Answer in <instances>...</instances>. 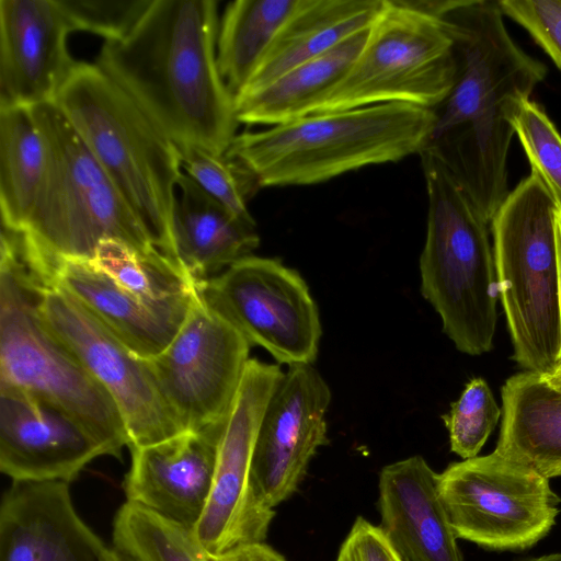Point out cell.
I'll return each mask as SVG.
<instances>
[{
    "label": "cell",
    "instance_id": "cell-1",
    "mask_svg": "<svg viewBox=\"0 0 561 561\" xmlns=\"http://www.w3.org/2000/svg\"><path fill=\"white\" fill-rule=\"evenodd\" d=\"M503 16L492 0H461L443 16L454 41L456 76L433 108L421 151L450 171L488 224L510 193L511 116L547 75V67L513 41Z\"/></svg>",
    "mask_w": 561,
    "mask_h": 561
},
{
    "label": "cell",
    "instance_id": "cell-2",
    "mask_svg": "<svg viewBox=\"0 0 561 561\" xmlns=\"http://www.w3.org/2000/svg\"><path fill=\"white\" fill-rule=\"evenodd\" d=\"M218 2L152 0L95 59L178 146L225 154L236 137L234 96L217 65Z\"/></svg>",
    "mask_w": 561,
    "mask_h": 561
},
{
    "label": "cell",
    "instance_id": "cell-3",
    "mask_svg": "<svg viewBox=\"0 0 561 561\" xmlns=\"http://www.w3.org/2000/svg\"><path fill=\"white\" fill-rule=\"evenodd\" d=\"M433 122V110L408 103L312 113L237 134L225 154L259 187L309 185L420 154Z\"/></svg>",
    "mask_w": 561,
    "mask_h": 561
},
{
    "label": "cell",
    "instance_id": "cell-4",
    "mask_svg": "<svg viewBox=\"0 0 561 561\" xmlns=\"http://www.w3.org/2000/svg\"><path fill=\"white\" fill-rule=\"evenodd\" d=\"M54 103L94 154L154 247L180 267L172 225L182 174L178 146L95 64L78 61Z\"/></svg>",
    "mask_w": 561,
    "mask_h": 561
},
{
    "label": "cell",
    "instance_id": "cell-5",
    "mask_svg": "<svg viewBox=\"0 0 561 561\" xmlns=\"http://www.w3.org/2000/svg\"><path fill=\"white\" fill-rule=\"evenodd\" d=\"M427 191V229L420 256L421 291L458 351L493 347L499 286L488 222L450 171L421 152Z\"/></svg>",
    "mask_w": 561,
    "mask_h": 561
},
{
    "label": "cell",
    "instance_id": "cell-6",
    "mask_svg": "<svg viewBox=\"0 0 561 561\" xmlns=\"http://www.w3.org/2000/svg\"><path fill=\"white\" fill-rule=\"evenodd\" d=\"M0 383L23 389L67 412L121 458L130 439L111 394L47 328L38 291L14 236L0 245Z\"/></svg>",
    "mask_w": 561,
    "mask_h": 561
},
{
    "label": "cell",
    "instance_id": "cell-7",
    "mask_svg": "<svg viewBox=\"0 0 561 561\" xmlns=\"http://www.w3.org/2000/svg\"><path fill=\"white\" fill-rule=\"evenodd\" d=\"M31 111L46 164L32 213L18 233L38 250L61 257L92 260L107 239L144 255L162 254L56 103Z\"/></svg>",
    "mask_w": 561,
    "mask_h": 561
},
{
    "label": "cell",
    "instance_id": "cell-8",
    "mask_svg": "<svg viewBox=\"0 0 561 561\" xmlns=\"http://www.w3.org/2000/svg\"><path fill=\"white\" fill-rule=\"evenodd\" d=\"M557 211L553 197L531 171L490 222L512 358L524 370L543 376L558 367L561 348Z\"/></svg>",
    "mask_w": 561,
    "mask_h": 561
},
{
    "label": "cell",
    "instance_id": "cell-9",
    "mask_svg": "<svg viewBox=\"0 0 561 561\" xmlns=\"http://www.w3.org/2000/svg\"><path fill=\"white\" fill-rule=\"evenodd\" d=\"M455 76L454 41L445 20L403 0H383L360 53L312 113L385 103L433 110L451 90Z\"/></svg>",
    "mask_w": 561,
    "mask_h": 561
},
{
    "label": "cell",
    "instance_id": "cell-10",
    "mask_svg": "<svg viewBox=\"0 0 561 561\" xmlns=\"http://www.w3.org/2000/svg\"><path fill=\"white\" fill-rule=\"evenodd\" d=\"M438 492L456 537L492 550L534 546L560 512L548 478L495 450L450 463Z\"/></svg>",
    "mask_w": 561,
    "mask_h": 561
},
{
    "label": "cell",
    "instance_id": "cell-11",
    "mask_svg": "<svg viewBox=\"0 0 561 561\" xmlns=\"http://www.w3.org/2000/svg\"><path fill=\"white\" fill-rule=\"evenodd\" d=\"M28 270L37 287L43 321L111 394L129 435L128 448L156 444L182 433L147 360L68 290Z\"/></svg>",
    "mask_w": 561,
    "mask_h": 561
},
{
    "label": "cell",
    "instance_id": "cell-12",
    "mask_svg": "<svg viewBox=\"0 0 561 561\" xmlns=\"http://www.w3.org/2000/svg\"><path fill=\"white\" fill-rule=\"evenodd\" d=\"M204 302L229 321L251 346L288 366L312 364L321 323L309 288L277 259L245 256L198 284Z\"/></svg>",
    "mask_w": 561,
    "mask_h": 561
},
{
    "label": "cell",
    "instance_id": "cell-13",
    "mask_svg": "<svg viewBox=\"0 0 561 561\" xmlns=\"http://www.w3.org/2000/svg\"><path fill=\"white\" fill-rule=\"evenodd\" d=\"M279 365L250 358L226 421L218 448L214 483L195 527L209 554L264 542L275 511L252 477V456L267 402L283 377Z\"/></svg>",
    "mask_w": 561,
    "mask_h": 561
},
{
    "label": "cell",
    "instance_id": "cell-14",
    "mask_svg": "<svg viewBox=\"0 0 561 561\" xmlns=\"http://www.w3.org/2000/svg\"><path fill=\"white\" fill-rule=\"evenodd\" d=\"M248 340L196 293L171 343L145 358L183 432L228 417L247 364Z\"/></svg>",
    "mask_w": 561,
    "mask_h": 561
},
{
    "label": "cell",
    "instance_id": "cell-15",
    "mask_svg": "<svg viewBox=\"0 0 561 561\" xmlns=\"http://www.w3.org/2000/svg\"><path fill=\"white\" fill-rule=\"evenodd\" d=\"M331 391L312 364L288 366L265 408L252 456L256 489L271 506L299 488L318 448L329 443Z\"/></svg>",
    "mask_w": 561,
    "mask_h": 561
},
{
    "label": "cell",
    "instance_id": "cell-16",
    "mask_svg": "<svg viewBox=\"0 0 561 561\" xmlns=\"http://www.w3.org/2000/svg\"><path fill=\"white\" fill-rule=\"evenodd\" d=\"M100 456L102 444L67 412L0 383V471L11 481L70 484Z\"/></svg>",
    "mask_w": 561,
    "mask_h": 561
},
{
    "label": "cell",
    "instance_id": "cell-17",
    "mask_svg": "<svg viewBox=\"0 0 561 561\" xmlns=\"http://www.w3.org/2000/svg\"><path fill=\"white\" fill-rule=\"evenodd\" d=\"M58 0H0V108L55 102L77 60Z\"/></svg>",
    "mask_w": 561,
    "mask_h": 561
},
{
    "label": "cell",
    "instance_id": "cell-18",
    "mask_svg": "<svg viewBox=\"0 0 561 561\" xmlns=\"http://www.w3.org/2000/svg\"><path fill=\"white\" fill-rule=\"evenodd\" d=\"M227 419L156 444L129 447L130 467L123 481L126 502L195 528L210 496Z\"/></svg>",
    "mask_w": 561,
    "mask_h": 561
},
{
    "label": "cell",
    "instance_id": "cell-19",
    "mask_svg": "<svg viewBox=\"0 0 561 561\" xmlns=\"http://www.w3.org/2000/svg\"><path fill=\"white\" fill-rule=\"evenodd\" d=\"M18 239L21 255L33 271L68 290L141 358L160 354L188 314L195 296L178 305L151 306L90 260L53 255L33 247L21 234Z\"/></svg>",
    "mask_w": 561,
    "mask_h": 561
},
{
    "label": "cell",
    "instance_id": "cell-20",
    "mask_svg": "<svg viewBox=\"0 0 561 561\" xmlns=\"http://www.w3.org/2000/svg\"><path fill=\"white\" fill-rule=\"evenodd\" d=\"M110 547L81 518L69 483L12 481L0 503V561H100Z\"/></svg>",
    "mask_w": 561,
    "mask_h": 561
},
{
    "label": "cell",
    "instance_id": "cell-21",
    "mask_svg": "<svg viewBox=\"0 0 561 561\" xmlns=\"http://www.w3.org/2000/svg\"><path fill=\"white\" fill-rule=\"evenodd\" d=\"M378 488L379 528L403 561H462L438 473L422 456L385 466Z\"/></svg>",
    "mask_w": 561,
    "mask_h": 561
},
{
    "label": "cell",
    "instance_id": "cell-22",
    "mask_svg": "<svg viewBox=\"0 0 561 561\" xmlns=\"http://www.w3.org/2000/svg\"><path fill=\"white\" fill-rule=\"evenodd\" d=\"M172 225L176 262L197 285L252 255L260 244L256 222L236 216L184 173Z\"/></svg>",
    "mask_w": 561,
    "mask_h": 561
},
{
    "label": "cell",
    "instance_id": "cell-23",
    "mask_svg": "<svg viewBox=\"0 0 561 561\" xmlns=\"http://www.w3.org/2000/svg\"><path fill=\"white\" fill-rule=\"evenodd\" d=\"M382 8L383 0H302L239 93L257 90L368 30Z\"/></svg>",
    "mask_w": 561,
    "mask_h": 561
},
{
    "label": "cell",
    "instance_id": "cell-24",
    "mask_svg": "<svg viewBox=\"0 0 561 561\" xmlns=\"http://www.w3.org/2000/svg\"><path fill=\"white\" fill-rule=\"evenodd\" d=\"M495 451L550 479L561 476V391L526 371L502 387V421Z\"/></svg>",
    "mask_w": 561,
    "mask_h": 561
},
{
    "label": "cell",
    "instance_id": "cell-25",
    "mask_svg": "<svg viewBox=\"0 0 561 561\" xmlns=\"http://www.w3.org/2000/svg\"><path fill=\"white\" fill-rule=\"evenodd\" d=\"M369 28L257 90L237 94L234 107L239 124L274 126L311 114L346 75L365 45Z\"/></svg>",
    "mask_w": 561,
    "mask_h": 561
},
{
    "label": "cell",
    "instance_id": "cell-26",
    "mask_svg": "<svg viewBox=\"0 0 561 561\" xmlns=\"http://www.w3.org/2000/svg\"><path fill=\"white\" fill-rule=\"evenodd\" d=\"M302 0H236L226 7L217 36V65L233 96L252 78L278 32Z\"/></svg>",
    "mask_w": 561,
    "mask_h": 561
},
{
    "label": "cell",
    "instance_id": "cell-27",
    "mask_svg": "<svg viewBox=\"0 0 561 561\" xmlns=\"http://www.w3.org/2000/svg\"><path fill=\"white\" fill-rule=\"evenodd\" d=\"M46 164L44 144L30 107L0 108V214L2 227L22 232Z\"/></svg>",
    "mask_w": 561,
    "mask_h": 561
},
{
    "label": "cell",
    "instance_id": "cell-28",
    "mask_svg": "<svg viewBox=\"0 0 561 561\" xmlns=\"http://www.w3.org/2000/svg\"><path fill=\"white\" fill-rule=\"evenodd\" d=\"M90 261L151 306L190 301L197 291V284L167 256L140 254L115 239L101 241Z\"/></svg>",
    "mask_w": 561,
    "mask_h": 561
},
{
    "label": "cell",
    "instance_id": "cell-29",
    "mask_svg": "<svg viewBox=\"0 0 561 561\" xmlns=\"http://www.w3.org/2000/svg\"><path fill=\"white\" fill-rule=\"evenodd\" d=\"M112 542L133 561H208L195 528L129 502L114 516Z\"/></svg>",
    "mask_w": 561,
    "mask_h": 561
},
{
    "label": "cell",
    "instance_id": "cell-30",
    "mask_svg": "<svg viewBox=\"0 0 561 561\" xmlns=\"http://www.w3.org/2000/svg\"><path fill=\"white\" fill-rule=\"evenodd\" d=\"M182 168L203 190L239 218L255 222L248 201L260 188L240 163L198 147L179 148Z\"/></svg>",
    "mask_w": 561,
    "mask_h": 561
},
{
    "label": "cell",
    "instance_id": "cell-31",
    "mask_svg": "<svg viewBox=\"0 0 561 561\" xmlns=\"http://www.w3.org/2000/svg\"><path fill=\"white\" fill-rule=\"evenodd\" d=\"M501 415L502 410L486 381L479 377L469 380L449 412L442 416L451 451L462 459L478 456Z\"/></svg>",
    "mask_w": 561,
    "mask_h": 561
},
{
    "label": "cell",
    "instance_id": "cell-32",
    "mask_svg": "<svg viewBox=\"0 0 561 561\" xmlns=\"http://www.w3.org/2000/svg\"><path fill=\"white\" fill-rule=\"evenodd\" d=\"M511 124L535 172L561 211V135L545 110L525 100L511 116Z\"/></svg>",
    "mask_w": 561,
    "mask_h": 561
},
{
    "label": "cell",
    "instance_id": "cell-33",
    "mask_svg": "<svg viewBox=\"0 0 561 561\" xmlns=\"http://www.w3.org/2000/svg\"><path fill=\"white\" fill-rule=\"evenodd\" d=\"M152 0H58L71 32L84 31L108 41L124 38Z\"/></svg>",
    "mask_w": 561,
    "mask_h": 561
},
{
    "label": "cell",
    "instance_id": "cell-34",
    "mask_svg": "<svg viewBox=\"0 0 561 561\" xmlns=\"http://www.w3.org/2000/svg\"><path fill=\"white\" fill-rule=\"evenodd\" d=\"M504 15L525 28L561 71V0H499Z\"/></svg>",
    "mask_w": 561,
    "mask_h": 561
},
{
    "label": "cell",
    "instance_id": "cell-35",
    "mask_svg": "<svg viewBox=\"0 0 561 561\" xmlns=\"http://www.w3.org/2000/svg\"><path fill=\"white\" fill-rule=\"evenodd\" d=\"M335 561H403L379 526L357 517Z\"/></svg>",
    "mask_w": 561,
    "mask_h": 561
},
{
    "label": "cell",
    "instance_id": "cell-36",
    "mask_svg": "<svg viewBox=\"0 0 561 561\" xmlns=\"http://www.w3.org/2000/svg\"><path fill=\"white\" fill-rule=\"evenodd\" d=\"M208 561H286V559L264 542L234 547L218 554H209Z\"/></svg>",
    "mask_w": 561,
    "mask_h": 561
},
{
    "label": "cell",
    "instance_id": "cell-37",
    "mask_svg": "<svg viewBox=\"0 0 561 561\" xmlns=\"http://www.w3.org/2000/svg\"><path fill=\"white\" fill-rule=\"evenodd\" d=\"M554 231H556V245H557L558 270H559L558 295H559V313H560V329H561V211L559 209L556 214ZM558 367H561V348H560Z\"/></svg>",
    "mask_w": 561,
    "mask_h": 561
},
{
    "label": "cell",
    "instance_id": "cell-38",
    "mask_svg": "<svg viewBox=\"0 0 561 561\" xmlns=\"http://www.w3.org/2000/svg\"><path fill=\"white\" fill-rule=\"evenodd\" d=\"M543 378L551 387L561 391V367H558L552 373L545 375Z\"/></svg>",
    "mask_w": 561,
    "mask_h": 561
},
{
    "label": "cell",
    "instance_id": "cell-39",
    "mask_svg": "<svg viewBox=\"0 0 561 561\" xmlns=\"http://www.w3.org/2000/svg\"><path fill=\"white\" fill-rule=\"evenodd\" d=\"M100 561H133L113 547H110Z\"/></svg>",
    "mask_w": 561,
    "mask_h": 561
},
{
    "label": "cell",
    "instance_id": "cell-40",
    "mask_svg": "<svg viewBox=\"0 0 561 561\" xmlns=\"http://www.w3.org/2000/svg\"><path fill=\"white\" fill-rule=\"evenodd\" d=\"M526 561H561V552L547 554V556L529 559Z\"/></svg>",
    "mask_w": 561,
    "mask_h": 561
}]
</instances>
